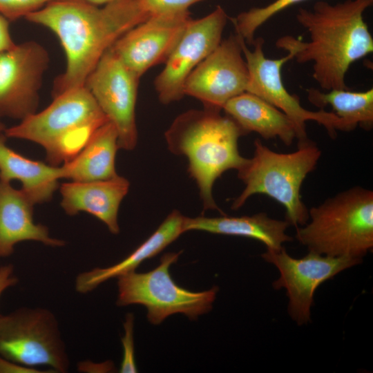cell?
<instances>
[{
  "instance_id": "cell-19",
  "label": "cell",
  "mask_w": 373,
  "mask_h": 373,
  "mask_svg": "<svg viewBox=\"0 0 373 373\" xmlns=\"http://www.w3.org/2000/svg\"><path fill=\"white\" fill-rule=\"evenodd\" d=\"M222 111L245 134L255 132L267 140L278 137L287 146L296 139L291 120L280 110L250 93L245 92L231 99Z\"/></svg>"
},
{
  "instance_id": "cell-7",
  "label": "cell",
  "mask_w": 373,
  "mask_h": 373,
  "mask_svg": "<svg viewBox=\"0 0 373 373\" xmlns=\"http://www.w3.org/2000/svg\"><path fill=\"white\" fill-rule=\"evenodd\" d=\"M181 252L167 253L160 265L146 273L130 271L118 276V306L142 305L147 309L150 323L158 325L166 317L177 313L184 314L191 320L207 313L212 308L218 287L200 292L189 291L178 286L169 273Z\"/></svg>"
},
{
  "instance_id": "cell-22",
  "label": "cell",
  "mask_w": 373,
  "mask_h": 373,
  "mask_svg": "<svg viewBox=\"0 0 373 373\" xmlns=\"http://www.w3.org/2000/svg\"><path fill=\"white\" fill-rule=\"evenodd\" d=\"M118 149L117 129L108 121L92 134L73 158L60 166L62 179L87 182L117 176L115 157Z\"/></svg>"
},
{
  "instance_id": "cell-18",
  "label": "cell",
  "mask_w": 373,
  "mask_h": 373,
  "mask_svg": "<svg viewBox=\"0 0 373 373\" xmlns=\"http://www.w3.org/2000/svg\"><path fill=\"white\" fill-rule=\"evenodd\" d=\"M185 218L178 210H173L152 235L124 260L78 274L75 282L76 291L87 294L109 279L135 271L141 262L157 255L184 232Z\"/></svg>"
},
{
  "instance_id": "cell-30",
  "label": "cell",
  "mask_w": 373,
  "mask_h": 373,
  "mask_svg": "<svg viewBox=\"0 0 373 373\" xmlns=\"http://www.w3.org/2000/svg\"><path fill=\"white\" fill-rule=\"evenodd\" d=\"M36 368L21 365L0 355V373H41Z\"/></svg>"
},
{
  "instance_id": "cell-5",
  "label": "cell",
  "mask_w": 373,
  "mask_h": 373,
  "mask_svg": "<svg viewBox=\"0 0 373 373\" xmlns=\"http://www.w3.org/2000/svg\"><path fill=\"white\" fill-rule=\"evenodd\" d=\"M296 238L309 251L361 258L373 248V192L352 187L308 210Z\"/></svg>"
},
{
  "instance_id": "cell-20",
  "label": "cell",
  "mask_w": 373,
  "mask_h": 373,
  "mask_svg": "<svg viewBox=\"0 0 373 373\" xmlns=\"http://www.w3.org/2000/svg\"><path fill=\"white\" fill-rule=\"evenodd\" d=\"M6 139L0 133V180L20 181L21 189L35 205L50 201L62 179L61 166L22 155L7 146Z\"/></svg>"
},
{
  "instance_id": "cell-3",
  "label": "cell",
  "mask_w": 373,
  "mask_h": 373,
  "mask_svg": "<svg viewBox=\"0 0 373 373\" xmlns=\"http://www.w3.org/2000/svg\"><path fill=\"white\" fill-rule=\"evenodd\" d=\"M245 135L228 115L204 108L191 109L175 117L164 133L168 149L188 160V173L199 190L204 210H217L215 182L225 171H238L245 162L238 149Z\"/></svg>"
},
{
  "instance_id": "cell-31",
  "label": "cell",
  "mask_w": 373,
  "mask_h": 373,
  "mask_svg": "<svg viewBox=\"0 0 373 373\" xmlns=\"http://www.w3.org/2000/svg\"><path fill=\"white\" fill-rule=\"evenodd\" d=\"M89 3H91L95 6H105L113 2H115L118 0H84Z\"/></svg>"
},
{
  "instance_id": "cell-14",
  "label": "cell",
  "mask_w": 373,
  "mask_h": 373,
  "mask_svg": "<svg viewBox=\"0 0 373 373\" xmlns=\"http://www.w3.org/2000/svg\"><path fill=\"white\" fill-rule=\"evenodd\" d=\"M48 51L28 41L0 53V117L20 121L36 113Z\"/></svg>"
},
{
  "instance_id": "cell-17",
  "label": "cell",
  "mask_w": 373,
  "mask_h": 373,
  "mask_svg": "<svg viewBox=\"0 0 373 373\" xmlns=\"http://www.w3.org/2000/svg\"><path fill=\"white\" fill-rule=\"evenodd\" d=\"M33 202L21 189L0 180V257L10 256L17 244L36 241L59 247L65 242L50 236L48 228L33 219Z\"/></svg>"
},
{
  "instance_id": "cell-2",
  "label": "cell",
  "mask_w": 373,
  "mask_h": 373,
  "mask_svg": "<svg viewBox=\"0 0 373 373\" xmlns=\"http://www.w3.org/2000/svg\"><path fill=\"white\" fill-rule=\"evenodd\" d=\"M372 3L318 1L312 9L300 8L296 18L309 33V41L285 35L276 46L291 52L299 64L312 62V77L323 90L348 89L345 76L350 66L373 52V38L363 18Z\"/></svg>"
},
{
  "instance_id": "cell-28",
  "label": "cell",
  "mask_w": 373,
  "mask_h": 373,
  "mask_svg": "<svg viewBox=\"0 0 373 373\" xmlns=\"http://www.w3.org/2000/svg\"><path fill=\"white\" fill-rule=\"evenodd\" d=\"M10 22L0 14V53L10 50L17 45L10 32Z\"/></svg>"
},
{
  "instance_id": "cell-27",
  "label": "cell",
  "mask_w": 373,
  "mask_h": 373,
  "mask_svg": "<svg viewBox=\"0 0 373 373\" xmlns=\"http://www.w3.org/2000/svg\"><path fill=\"white\" fill-rule=\"evenodd\" d=\"M206 0H140V5L147 15L189 10V8Z\"/></svg>"
},
{
  "instance_id": "cell-24",
  "label": "cell",
  "mask_w": 373,
  "mask_h": 373,
  "mask_svg": "<svg viewBox=\"0 0 373 373\" xmlns=\"http://www.w3.org/2000/svg\"><path fill=\"white\" fill-rule=\"evenodd\" d=\"M306 0H275L262 7H254L229 18L236 33L245 40L247 44L252 45L256 30L280 12L289 7Z\"/></svg>"
},
{
  "instance_id": "cell-26",
  "label": "cell",
  "mask_w": 373,
  "mask_h": 373,
  "mask_svg": "<svg viewBox=\"0 0 373 373\" xmlns=\"http://www.w3.org/2000/svg\"><path fill=\"white\" fill-rule=\"evenodd\" d=\"M133 323V314H127L124 322V334L122 338L123 357L119 369L122 373L137 372L134 357Z\"/></svg>"
},
{
  "instance_id": "cell-11",
  "label": "cell",
  "mask_w": 373,
  "mask_h": 373,
  "mask_svg": "<svg viewBox=\"0 0 373 373\" xmlns=\"http://www.w3.org/2000/svg\"><path fill=\"white\" fill-rule=\"evenodd\" d=\"M140 79L111 47L84 85L115 126L119 149L126 151L134 149L137 143L135 106Z\"/></svg>"
},
{
  "instance_id": "cell-25",
  "label": "cell",
  "mask_w": 373,
  "mask_h": 373,
  "mask_svg": "<svg viewBox=\"0 0 373 373\" xmlns=\"http://www.w3.org/2000/svg\"><path fill=\"white\" fill-rule=\"evenodd\" d=\"M54 0H0V14L10 21L26 18Z\"/></svg>"
},
{
  "instance_id": "cell-23",
  "label": "cell",
  "mask_w": 373,
  "mask_h": 373,
  "mask_svg": "<svg viewBox=\"0 0 373 373\" xmlns=\"http://www.w3.org/2000/svg\"><path fill=\"white\" fill-rule=\"evenodd\" d=\"M321 92L311 88L307 90L309 102L323 109L331 106L338 117L354 128L359 126L370 131L373 126V89L363 92L350 91L348 89H332Z\"/></svg>"
},
{
  "instance_id": "cell-1",
  "label": "cell",
  "mask_w": 373,
  "mask_h": 373,
  "mask_svg": "<svg viewBox=\"0 0 373 373\" xmlns=\"http://www.w3.org/2000/svg\"><path fill=\"white\" fill-rule=\"evenodd\" d=\"M149 17L140 0H118L99 7L84 0H54L25 19L50 30L66 57L55 79L52 96L83 86L102 55L130 29Z\"/></svg>"
},
{
  "instance_id": "cell-4",
  "label": "cell",
  "mask_w": 373,
  "mask_h": 373,
  "mask_svg": "<svg viewBox=\"0 0 373 373\" xmlns=\"http://www.w3.org/2000/svg\"><path fill=\"white\" fill-rule=\"evenodd\" d=\"M109 120L84 86L53 97L45 109L6 128V137L26 140L42 146L48 163L58 166L73 158L92 134Z\"/></svg>"
},
{
  "instance_id": "cell-16",
  "label": "cell",
  "mask_w": 373,
  "mask_h": 373,
  "mask_svg": "<svg viewBox=\"0 0 373 373\" xmlns=\"http://www.w3.org/2000/svg\"><path fill=\"white\" fill-rule=\"evenodd\" d=\"M130 188L129 181L120 175L95 181L62 183L61 206L68 216L86 212L102 221L113 234L119 233L118 211Z\"/></svg>"
},
{
  "instance_id": "cell-10",
  "label": "cell",
  "mask_w": 373,
  "mask_h": 373,
  "mask_svg": "<svg viewBox=\"0 0 373 373\" xmlns=\"http://www.w3.org/2000/svg\"><path fill=\"white\" fill-rule=\"evenodd\" d=\"M261 256L278 269L280 276L272 283L273 287L285 289L289 298L288 313L299 325L311 321V307L316 289L362 261L361 258L334 257L312 251L301 258H295L287 253L284 247L278 250L267 249Z\"/></svg>"
},
{
  "instance_id": "cell-21",
  "label": "cell",
  "mask_w": 373,
  "mask_h": 373,
  "mask_svg": "<svg viewBox=\"0 0 373 373\" xmlns=\"http://www.w3.org/2000/svg\"><path fill=\"white\" fill-rule=\"evenodd\" d=\"M289 224L276 220L265 213L238 217L222 215L220 217H186L184 232L198 230L211 233L242 236L262 242L267 249L278 250L285 242L292 240L285 231Z\"/></svg>"
},
{
  "instance_id": "cell-13",
  "label": "cell",
  "mask_w": 373,
  "mask_h": 373,
  "mask_svg": "<svg viewBox=\"0 0 373 373\" xmlns=\"http://www.w3.org/2000/svg\"><path fill=\"white\" fill-rule=\"evenodd\" d=\"M248 82L238 36L231 35L191 72L184 93L201 102L204 108L221 112L228 101L247 91Z\"/></svg>"
},
{
  "instance_id": "cell-12",
  "label": "cell",
  "mask_w": 373,
  "mask_h": 373,
  "mask_svg": "<svg viewBox=\"0 0 373 373\" xmlns=\"http://www.w3.org/2000/svg\"><path fill=\"white\" fill-rule=\"evenodd\" d=\"M229 17L221 6L206 16L191 19L154 80L158 99L163 104L180 100L191 72L220 44Z\"/></svg>"
},
{
  "instance_id": "cell-15",
  "label": "cell",
  "mask_w": 373,
  "mask_h": 373,
  "mask_svg": "<svg viewBox=\"0 0 373 373\" xmlns=\"http://www.w3.org/2000/svg\"><path fill=\"white\" fill-rule=\"evenodd\" d=\"M191 19L189 10L152 16L122 35L111 48L141 78L166 62Z\"/></svg>"
},
{
  "instance_id": "cell-9",
  "label": "cell",
  "mask_w": 373,
  "mask_h": 373,
  "mask_svg": "<svg viewBox=\"0 0 373 373\" xmlns=\"http://www.w3.org/2000/svg\"><path fill=\"white\" fill-rule=\"evenodd\" d=\"M242 51L249 71L247 91L263 99L283 112L294 123L298 144L309 140L306 131V122L314 121L322 125L331 137L336 135L337 131H350L354 128L333 112L321 109L317 111L303 108L299 97L290 94L285 88L282 79V68L287 61L294 59V54L280 59L266 57L263 52L265 43L262 37L255 39L254 49H249L240 35Z\"/></svg>"
},
{
  "instance_id": "cell-29",
  "label": "cell",
  "mask_w": 373,
  "mask_h": 373,
  "mask_svg": "<svg viewBox=\"0 0 373 373\" xmlns=\"http://www.w3.org/2000/svg\"><path fill=\"white\" fill-rule=\"evenodd\" d=\"M18 283L14 275V267L11 264L0 265V296L8 288L15 286ZM0 314V316H1Z\"/></svg>"
},
{
  "instance_id": "cell-6",
  "label": "cell",
  "mask_w": 373,
  "mask_h": 373,
  "mask_svg": "<svg viewBox=\"0 0 373 373\" xmlns=\"http://www.w3.org/2000/svg\"><path fill=\"white\" fill-rule=\"evenodd\" d=\"M254 145L253 156L237 171L245 188L233 201L231 209H239L253 195L265 194L285 207L289 225H304L309 220V209L301 200L300 188L317 165L320 149L309 140L288 153L275 152L259 139Z\"/></svg>"
},
{
  "instance_id": "cell-32",
  "label": "cell",
  "mask_w": 373,
  "mask_h": 373,
  "mask_svg": "<svg viewBox=\"0 0 373 373\" xmlns=\"http://www.w3.org/2000/svg\"><path fill=\"white\" fill-rule=\"evenodd\" d=\"M6 128L4 124L0 121V133H3Z\"/></svg>"
},
{
  "instance_id": "cell-8",
  "label": "cell",
  "mask_w": 373,
  "mask_h": 373,
  "mask_svg": "<svg viewBox=\"0 0 373 373\" xmlns=\"http://www.w3.org/2000/svg\"><path fill=\"white\" fill-rule=\"evenodd\" d=\"M0 355L33 367L67 372L69 357L54 314L43 307H21L0 316Z\"/></svg>"
}]
</instances>
